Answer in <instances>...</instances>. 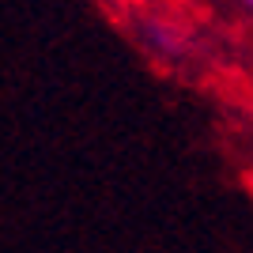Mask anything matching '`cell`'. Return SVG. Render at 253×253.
Masks as SVG:
<instances>
[{"mask_svg":"<svg viewBox=\"0 0 253 253\" xmlns=\"http://www.w3.org/2000/svg\"><path fill=\"white\" fill-rule=\"evenodd\" d=\"M234 4H238V8H246V11L253 15V0H234Z\"/></svg>","mask_w":253,"mask_h":253,"instance_id":"7a4b0ae2","label":"cell"},{"mask_svg":"<svg viewBox=\"0 0 253 253\" xmlns=\"http://www.w3.org/2000/svg\"><path fill=\"white\" fill-rule=\"evenodd\" d=\"M136 42L159 61H185L193 53V34L178 19H167L159 11H144L136 19Z\"/></svg>","mask_w":253,"mask_h":253,"instance_id":"6da1fadb","label":"cell"}]
</instances>
